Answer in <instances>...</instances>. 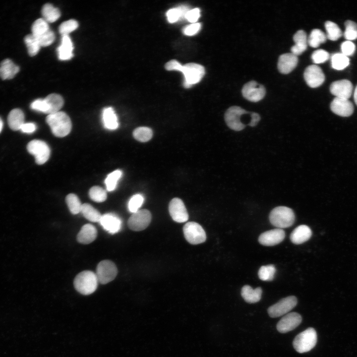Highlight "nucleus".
I'll list each match as a JSON object with an SVG mask.
<instances>
[{"label": "nucleus", "mask_w": 357, "mask_h": 357, "mask_svg": "<svg viewBox=\"0 0 357 357\" xmlns=\"http://www.w3.org/2000/svg\"><path fill=\"white\" fill-rule=\"evenodd\" d=\"M46 120L52 133L57 137H64L70 132L72 126L71 120L64 112L59 111L48 115Z\"/></svg>", "instance_id": "1"}, {"label": "nucleus", "mask_w": 357, "mask_h": 357, "mask_svg": "<svg viewBox=\"0 0 357 357\" xmlns=\"http://www.w3.org/2000/svg\"><path fill=\"white\" fill-rule=\"evenodd\" d=\"M99 281L96 273L85 270L78 273L75 277L73 285L75 290L83 295H89L97 289Z\"/></svg>", "instance_id": "2"}, {"label": "nucleus", "mask_w": 357, "mask_h": 357, "mask_svg": "<svg viewBox=\"0 0 357 357\" xmlns=\"http://www.w3.org/2000/svg\"><path fill=\"white\" fill-rule=\"evenodd\" d=\"M271 224L279 229L289 228L295 221L293 210L286 206H278L274 208L269 214Z\"/></svg>", "instance_id": "3"}, {"label": "nucleus", "mask_w": 357, "mask_h": 357, "mask_svg": "<svg viewBox=\"0 0 357 357\" xmlns=\"http://www.w3.org/2000/svg\"><path fill=\"white\" fill-rule=\"evenodd\" d=\"M317 335L315 330L309 327L297 335L293 345L295 350L299 353H304L311 350L316 345Z\"/></svg>", "instance_id": "4"}, {"label": "nucleus", "mask_w": 357, "mask_h": 357, "mask_svg": "<svg viewBox=\"0 0 357 357\" xmlns=\"http://www.w3.org/2000/svg\"><path fill=\"white\" fill-rule=\"evenodd\" d=\"M32 34L41 47H47L55 40L54 33L50 29L48 23L43 18L37 19L32 26Z\"/></svg>", "instance_id": "5"}, {"label": "nucleus", "mask_w": 357, "mask_h": 357, "mask_svg": "<svg viewBox=\"0 0 357 357\" xmlns=\"http://www.w3.org/2000/svg\"><path fill=\"white\" fill-rule=\"evenodd\" d=\"M181 72L184 75L183 85L185 88L199 82L205 73L203 66L195 63H188L182 66Z\"/></svg>", "instance_id": "6"}, {"label": "nucleus", "mask_w": 357, "mask_h": 357, "mask_svg": "<svg viewBox=\"0 0 357 357\" xmlns=\"http://www.w3.org/2000/svg\"><path fill=\"white\" fill-rule=\"evenodd\" d=\"M185 239L190 244H198L204 242L206 239V233L198 223L189 222L183 227Z\"/></svg>", "instance_id": "7"}, {"label": "nucleus", "mask_w": 357, "mask_h": 357, "mask_svg": "<svg viewBox=\"0 0 357 357\" xmlns=\"http://www.w3.org/2000/svg\"><path fill=\"white\" fill-rule=\"evenodd\" d=\"M118 274L115 264L110 260L100 261L96 268V276L99 283L106 284L115 279Z\"/></svg>", "instance_id": "8"}, {"label": "nucleus", "mask_w": 357, "mask_h": 357, "mask_svg": "<svg viewBox=\"0 0 357 357\" xmlns=\"http://www.w3.org/2000/svg\"><path fill=\"white\" fill-rule=\"evenodd\" d=\"M249 112L238 106H232L226 112L225 120L229 128L235 131H240L245 127L241 120L242 116L248 114Z\"/></svg>", "instance_id": "9"}, {"label": "nucleus", "mask_w": 357, "mask_h": 357, "mask_svg": "<svg viewBox=\"0 0 357 357\" xmlns=\"http://www.w3.org/2000/svg\"><path fill=\"white\" fill-rule=\"evenodd\" d=\"M27 148L29 153L34 156L38 165L44 164L50 157V149L48 144L42 140L31 141L28 144Z\"/></svg>", "instance_id": "10"}, {"label": "nucleus", "mask_w": 357, "mask_h": 357, "mask_svg": "<svg viewBox=\"0 0 357 357\" xmlns=\"http://www.w3.org/2000/svg\"><path fill=\"white\" fill-rule=\"evenodd\" d=\"M298 300L295 296H288L270 306L267 312L271 317H278L288 313L296 306Z\"/></svg>", "instance_id": "11"}, {"label": "nucleus", "mask_w": 357, "mask_h": 357, "mask_svg": "<svg viewBox=\"0 0 357 357\" xmlns=\"http://www.w3.org/2000/svg\"><path fill=\"white\" fill-rule=\"evenodd\" d=\"M152 219L150 212L147 209L138 210L133 213L127 221L128 228L133 231H141L149 225Z\"/></svg>", "instance_id": "12"}, {"label": "nucleus", "mask_w": 357, "mask_h": 357, "mask_svg": "<svg viewBox=\"0 0 357 357\" xmlns=\"http://www.w3.org/2000/svg\"><path fill=\"white\" fill-rule=\"evenodd\" d=\"M241 92L245 99L250 102H257L264 97L266 90L263 85L252 80L243 85Z\"/></svg>", "instance_id": "13"}, {"label": "nucleus", "mask_w": 357, "mask_h": 357, "mask_svg": "<svg viewBox=\"0 0 357 357\" xmlns=\"http://www.w3.org/2000/svg\"><path fill=\"white\" fill-rule=\"evenodd\" d=\"M303 77L306 84L311 88L321 85L325 78L322 69L315 64L309 65L305 68Z\"/></svg>", "instance_id": "14"}, {"label": "nucleus", "mask_w": 357, "mask_h": 357, "mask_svg": "<svg viewBox=\"0 0 357 357\" xmlns=\"http://www.w3.org/2000/svg\"><path fill=\"white\" fill-rule=\"evenodd\" d=\"M170 215L178 223H183L188 219L189 215L183 201L178 198H173L169 205Z\"/></svg>", "instance_id": "15"}, {"label": "nucleus", "mask_w": 357, "mask_h": 357, "mask_svg": "<svg viewBox=\"0 0 357 357\" xmlns=\"http://www.w3.org/2000/svg\"><path fill=\"white\" fill-rule=\"evenodd\" d=\"M301 321L302 317L299 313L295 312L288 313L278 322L277 329L280 333H287L297 328Z\"/></svg>", "instance_id": "16"}, {"label": "nucleus", "mask_w": 357, "mask_h": 357, "mask_svg": "<svg viewBox=\"0 0 357 357\" xmlns=\"http://www.w3.org/2000/svg\"><path fill=\"white\" fill-rule=\"evenodd\" d=\"M353 90L352 82L347 79L337 80L332 83L330 90L336 97L349 99L351 96Z\"/></svg>", "instance_id": "17"}, {"label": "nucleus", "mask_w": 357, "mask_h": 357, "mask_svg": "<svg viewBox=\"0 0 357 357\" xmlns=\"http://www.w3.org/2000/svg\"><path fill=\"white\" fill-rule=\"evenodd\" d=\"M285 238L284 231L277 228L262 233L258 238V241L264 246H274L281 242Z\"/></svg>", "instance_id": "18"}, {"label": "nucleus", "mask_w": 357, "mask_h": 357, "mask_svg": "<svg viewBox=\"0 0 357 357\" xmlns=\"http://www.w3.org/2000/svg\"><path fill=\"white\" fill-rule=\"evenodd\" d=\"M330 109L337 115L348 117L354 113V107L349 99L335 97L330 104Z\"/></svg>", "instance_id": "19"}, {"label": "nucleus", "mask_w": 357, "mask_h": 357, "mask_svg": "<svg viewBox=\"0 0 357 357\" xmlns=\"http://www.w3.org/2000/svg\"><path fill=\"white\" fill-rule=\"evenodd\" d=\"M99 223L106 231L112 234L119 232L122 224L120 219L111 213L102 215Z\"/></svg>", "instance_id": "20"}, {"label": "nucleus", "mask_w": 357, "mask_h": 357, "mask_svg": "<svg viewBox=\"0 0 357 357\" xmlns=\"http://www.w3.org/2000/svg\"><path fill=\"white\" fill-rule=\"evenodd\" d=\"M298 63V56L292 53L284 54L279 58L278 69L281 73L288 74L296 68Z\"/></svg>", "instance_id": "21"}, {"label": "nucleus", "mask_w": 357, "mask_h": 357, "mask_svg": "<svg viewBox=\"0 0 357 357\" xmlns=\"http://www.w3.org/2000/svg\"><path fill=\"white\" fill-rule=\"evenodd\" d=\"M312 231L306 225H301L296 227L291 233V241L295 244H300L310 239Z\"/></svg>", "instance_id": "22"}, {"label": "nucleus", "mask_w": 357, "mask_h": 357, "mask_svg": "<svg viewBox=\"0 0 357 357\" xmlns=\"http://www.w3.org/2000/svg\"><path fill=\"white\" fill-rule=\"evenodd\" d=\"M96 228L90 224L83 225L78 233L76 239L79 243L87 244L93 242L97 238Z\"/></svg>", "instance_id": "23"}, {"label": "nucleus", "mask_w": 357, "mask_h": 357, "mask_svg": "<svg viewBox=\"0 0 357 357\" xmlns=\"http://www.w3.org/2000/svg\"><path fill=\"white\" fill-rule=\"evenodd\" d=\"M293 40L295 43L291 49V53L298 56L302 54L307 49V38L305 32L299 30L294 34Z\"/></svg>", "instance_id": "24"}, {"label": "nucleus", "mask_w": 357, "mask_h": 357, "mask_svg": "<svg viewBox=\"0 0 357 357\" xmlns=\"http://www.w3.org/2000/svg\"><path fill=\"white\" fill-rule=\"evenodd\" d=\"M73 46L68 35L62 36L60 45L57 49L58 58L60 60H66L73 56Z\"/></svg>", "instance_id": "25"}, {"label": "nucleus", "mask_w": 357, "mask_h": 357, "mask_svg": "<svg viewBox=\"0 0 357 357\" xmlns=\"http://www.w3.org/2000/svg\"><path fill=\"white\" fill-rule=\"evenodd\" d=\"M19 70V66L9 59L2 60L0 65V77L3 79L13 78Z\"/></svg>", "instance_id": "26"}, {"label": "nucleus", "mask_w": 357, "mask_h": 357, "mask_svg": "<svg viewBox=\"0 0 357 357\" xmlns=\"http://www.w3.org/2000/svg\"><path fill=\"white\" fill-rule=\"evenodd\" d=\"M262 290L260 287L254 289L249 285H244L241 290V296L243 299L249 303L258 302L262 296Z\"/></svg>", "instance_id": "27"}, {"label": "nucleus", "mask_w": 357, "mask_h": 357, "mask_svg": "<svg viewBox=\"0 0 357 357\" xmlns=\"http://www.w3.org/2000/svg\"><path fill=\"white\" fill-rule=\"evenodd\" d=\"M7 121L10 128L14 131L20 129L24 122V115L19 109L11 110L8 116Z\"/></svg>", "instance_id": "28"}, {"label": "nucleus", "mask_w": 357, "mask_h": 357, "mask_svg": "<svg viewBox=\"0 0 357 357\" xmlns=\"http://www.w3.org/2000/svg\"><path fill=\"white\" fill-rule=\"evenodd\" d=\"M102 119L104 126L110 130H114L119 126L117 115L112 107L105 108L102 113Z\"/></svg>", "instance_id": "29"}, {"label": "nucleus", "mask_w": 357, "mask_h": 357, "mask_svg": "<svg viewBox=\"0 0 357 357\" xmlns=\"http://www.w3.org/2000/svg\"><path fill=\"white\" fill-rule=\"evenodd\" d=\"M44 99L48 107V115L59 112L63 105L64 102L62 97L58 94H51Z\"/></svg>", "instance_id": "30"}, {"label": "nucleus", "mask_w": 357, "mask_h": 357, "mask_svg": "<svg viewBox=\"0 0 357 357\" xmlns=\"http://www.w3.org/2000/svg\"><path fill=\"white\" fill-rule=\"evenodd\" d=\"M43 19L48 23H52L57 21L60 16V11L50 3L45 4L42 9Z\"/></svg>", "instance_id": "31"}, {"label": "nucleus", "mask_w": 357, "mask_h": 357, "mask_svg": "<svg viewBox=\"0 0 357 357\" xmlns=\"http://www.w3.org/2000/svg\"><path fill=\"white\" fill-rule=\"evenodd\" d=\"M80 212L86 219L92 222H99L102 217L101 213L88 203L82 204Z\"/></svg>", "instance_id": "32"}, {"label": "nucleus", "mask_w": 357, "mask_h": 357, "mask_svg": "<svg viewBox=\"0 0 357 357\" xmlns=\"http://www.w3.org/2000/svg\"><path fill=\"white\" fill-rule=\"evenodd\" d=\"M326 39V35L322 31L314 29L307 39V43L311 47L317 48L321 44L325 43Z\"/></svg>", "instance_id": "33"}, {"label": "nucleus", "mask_w": 357, "mask_h": 357, "mask_svg": "<svg viewBox=\"0 0 357 357\" xmlns=\"http://www.w3.org/2000/svg\"><path fill=\"white\" fill-rule=\"evenodd\" d=\"M349 58L341 53H335L331 57V65L333 68L341 70L349 65Z\"/></svg>", "instance_id": "34"}, {"label": "nucleus", "mask_w": 357, "mask_h": 357, "mask_svg": "<svg viewBox=\"0 0 357 357\" xmlns=\"http://www.w3.org/2000/svg\"><path fill=\"white\" fill-rule=\"evenodd\" d=\"M325 28L327 32V38L331 41H336L342 36L340 27L332 21H327L325 23Z\"/></svg>", "instance_id": "35"}, {"label": "nucleus", "mask_w": 357, "mask_h": 357, "mask_svg": "<svg viewBox=\"0 0 357 357\" xmlns=\"http://www.w3.org/2000/svg\"><path fill=\"white\" fill-rule=\"evenodd\" d=\"M188 10L185 6H181L169 10L167 12L168 21L170 23H174L180 18H185Z\"/></svg>", "instance_id": "36"}, {"label": "nucleus", "mask_w": 357, "mask_h": 357, "mask_svg": "<svg viewBox=\"0 0 357 357\" xmlns=\"http://www.w3.org/2000/svg\"><path fill=\"white\" fill-rule=\"evenodd\" d=\"M133 136L137 141L141 142H146L152 138L153 131L151 128L148 127H138L134 130Z\"/></svg>", "instance_id": "37"}, {"label": "nucleus", "mask_w": 357, "mask_h": 357, "mask_svg": "<svg viewBox=\"0 0 357 357\" xmlns=\"http://www.w3.org/2000/svg\"><path fill=\"white\" fill-rule=\"evenodd\" d=\"M65 202L72 214H77L80 212L82 204L78 196L73 193L68 194L65 198Z\"/></svg>", "instance_id": "38"}, {"label": "nucleus", "mask_w": 357, "mask_h": 357, "mask_svg": "<svg viewBox=\"0 0 357 357\" xmlns=\"http://www.w3.org/2000/svg\"><path fill=\"white\" fill-rule=\"evenodd\" d=\"M24 42L29 55L30 56L36 55L41 46L36 38L32 34L27 35L24 38Z\"/></svg>", "instance_id": "39"}, {"label": "nucleus", "mask_w": 357, "mask_h": 357, "mask_svg": "<svg viewBox=\"0 0 357 357\" xmlns=\"http://www.w3.org/2000/svg\"><path fill=\"white\" fill-rule=\"evenodd\" d=\"M276 271V268L273 265L262 266L258 271V275L262 281H271L274 278Z\"/></svg>", "instance_id": "40"}, {"label": "nucleus", "mask_w": 357, "mask_h": 357, "mask_svg": "<svg viewBox=\"0 0 357 357\" xmlns=\"http://www.w3.org/2000/svg\"><path fill=\"white\" fill-rule=\"evenodd\" d=\"M89 195L93 201L97 202L105 201L107 197L106 190L98 186L91 187L89 191Z\"/></svg>", "instance_id": "41"}, {"label": "nucleus", "mask_w": 357, "mask_h": 357, "mask_svg": "<svg viewBox=\"0 0 357 357\" xmlns=\"http://www.w3.org/2000/svg\"><path fill=\"white\" fill-rule=\"evenodd\" d=\"M121 175V171L119 170H116L108 175L105 183L107 189L109 191H113L116 188L118 181Z\"/></svg>", "instance_id": "42"}, {"label": "nucleus", "mask_w": 357, "mask_h": 357, "mask_svg": "<svg viewBox=\"0 0 357 357\" xmlns=\"http://www.w3.org/2000/svg\"><path fill=\"white\" fill-rule=\"evenodd\" d=\"M345 30L344 33V37L348 41L357 39V23L352 21L347 20L345 23Z\"/></svg>", "instance_id": "43"}, {"label": "nucleus", "mask_w": 357, "mask_h": 357, "mask_svg": "<svg viewBox=\"0 0 357 357\" xmlns=\"http://www.w3.org/2000/svg\"><path fill=\"white\" fill-rule=\"evenodd\" d=\"M78 26V22L74 19H70L62 22L59 27V32L62 35H68L76 30Z\"/></svg>", "instance_id": "44"}, {"label": "nucleus", "mask_w": 357, "mask_h": 357, "mask_svg": "<svg viewBox=\"0 0 357 357\" xmlns=\"http://www.w3.org/2000/svg\"><path fill=\"white\" fill-rule=\"evenodd\" d=\"M144 201L143 196L139 194L134 195L131 197L128 202L129 210L134 213L138 210V209L142 205Z\"/></svg>", "instance_id": "45"}, {"label": "nucleus", "mask_w": 357, "mask_h": 357, "mask_svg": "<svg viewBox=\"0 0 357 357\" xmlns=\"http://www.w3.org/2000/svg\"><path fill=\"white\" fill-rule=\"evenodd\" d=\"M329 58V54L325 50L319 49L315 51L311 55V59L315 63H322Z\"/></svg>", "instance_id": "46"}, {"label": "nucleus", "mask_w": 357, "mask_h": 357, "mask_svg": "<svg viewBox=\"0 0 357 357\" xmlns=\"http://www.w3.org/2000/svg\"><path fill=\"white\" fill-rule=\"evenodd\" d=\"M30 107L34 110L48 114V107L44 99L35 100L31 104Z\"/></svg>", "instance_id": "47"}, {"label": "nucleus", "mask_w": 357, "mask_h": 357, "mask_svg": "<svg viewBox=\"0 0 357 357\" xmlns=\"http://www.w3.org/2000/svg\"><path fill=\"white\" fill-rule=\"evenodd\" d=\"M341 53L347 57L352 56L356 50V46L351 41H346L341 45Z\"/></svg>", "instance_id": "48"}, {"label": "nucleus", "mask_w": 357, "mask_h": 357, "mask_svg": "<svg viewBox=\"0 0 357 357\" xmlns=\"http://www.w3.org/2000/svg\"><path fill=\"white\" fill-rule=\"evenodd\" d=\"M201 24L194 23L185 26L182 30L184 35L192 36L196 34L201 28Z\"/></svg>", "instance_id": "49"}, {"label": "nucleus", "mask_w": 357, "mask_h": 357, "mask_svg": "<svg viewBox=\"0 0 357 357\" xmlns=\"http://www.w3.org/2000/svg\"><path fill=\"white\" fill-rule=\"evenodd\" d=\"M200 17V10L199 8H194L189 10L185 15V18L189 22L195 23Z\"/></svg>", "instance_id": "50"}, {"label": "nucleus", "mask_w": 357, "mask_h": 357, "mask_svg": "<svg viewBox=\"0 0 357 357\" xmlns=\"http://www.w3.org/2000/svg\"><path fill=\"white\" fill-rule=\"evenodd\" d=\"M182 65L177 60H173L168 62L165 65V68L168 70H177L181 71L182 68Z\"/></svg>", "instance_id": "51"}, {"label": "nucleus", "mask_w": 357, "mask_h": 357, "mask_svg": "<svg viewBox=\"0 0 357 357\" xmlns=\"http://www.w3.org/2000/svg\"><path fill=\"white\" fill-rule=\"evenodd\" d=\"M36 125L32 122L24 123L20 128V130L26 133H31L36 130Z\"/></svg>", "instance_id": "52"}, {"label": "nucleus", "mask_w": 357, "mask_h": 357, "mask_svg": "<svg viewBox=\"0 0 357 357\" xmlns=\"http://www.w3.org/2000/svg\"><path fill=\"white\" fill-rule=\"evenodd\" d=\"M260 120L259 115L255 112L251 113V120L248 125L253 127L256 125Z\"/></svg>", "instance_id": "53"}, {"label": "nucleus", "mask_w": 357, "mask_h": 357, "mask_svg": "<svg viewBox=\"0 0 357 357\" xmlns=\"http://www.w3.org/2000/svg\"><path fill=\"white\" fill-rule=\"evenodd\" d=\"M354 101L356 104L357 105V85L355 89L354 93Z\"/></svg>", "instance_id": "54"}, {"label": "nucleus", "mask_w": 357, "mask_h": 357, "mask_svg": "<svg viewBox=\"0 0 357 357\" xmlns=\"http://www.w3.org/2000/svg\"><path fill=\"white\" fill-rule=\"evenodd\" d=\"M3 126V122L1 119L0 118V132H1Z\"/></svg>", "instance_id": "55"}]
</instances>
